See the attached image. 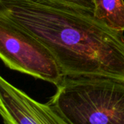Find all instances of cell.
Here are the masks:
<instances>
[{
	"mask_svg": "<svg viewBox=\"0 0 124 124\" xmlns=\"http://www.w3.org/2000/svg\"><path fill=\"white\" fill-rule=\"evenodd\" d=\"M0 17L30 34L52 54L64 77L124 80V34L93 13L41 0H0Z\"/></svg>",
	"mask_w": 124,
	"mask_h": 124,
	"instance_id": "1",
	"label": "cell"
},
{
	"mask_svg": "<svg viewBox=\"0 0 124 124\" xmlns=\"http://www.w3.org/2000/svg\"><path fill=\"white\" fill-rule=\"evenodd\" d=\"M47 102L69 124H124V80L64 77Z\"/></svg>",
	"mask_w": 124,
	"mask_h": 124,
	"instance_id": "2",
	"label": "cell"
},
{
	"mask_svg": "<svg viewBox=\"0 0 124 124\" xmlns=\"http://www.w3.org/2000/svg\"><path fill=\"white\" fill-rule=\"evenodd\" d=\"M0 59L10 69L58 86L64 75L50 51L36 38L0 17Z\"/></svg>",
	"mask_w": 124,
	"mask_h": 124,
	"instance_id": "3",
	"label": "cell"
},
{
	"mask_svg": "<svg viewBox=\"0 0 124 124\" xmlns=\"http://www.w3.org/2000/svg\"><path fill=\"white\" fill-rule=\"evenodd\" d=\"M0 116L5 124H69L48 103H40L0 75Z\"/></svg>",
	"mask_w": 124,
	"mask_h": 124,
	"instance_id": "4",
	"label": "cell"
},
{
	"mask_svg": "<svg viewBox=\"0 0 124 124\" xmlns=\"http://www.w3.org/2000/svg\"><path fill=\"white\" fill-rule=\"evenodd\" d=\"M94 16L109 28L124 31V0H93Z\"/></svg>",
	"mask_w": 124,
	"mask_h": 124,
	"instance_id": "5",
	"label": "cell"
},
{
	"mask_svg": "<svg viewBox=\"0 0 124 124\" xmlns=\"http://www.w3.org/2000/svg\"><path fill=\"white\" fill-rule=\"evenodd\" d=\"M41 1L85 11L93 14L95 9L93 0H41Z\"/></svg>",
	"mask_w": 124,
	"mask_h": 124,
	"instance_id": "6",
	"label": "cell"
}]
</instances>
